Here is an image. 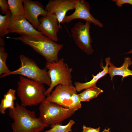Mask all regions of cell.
<instances>
[{"mask_svg":"<svg viewBox=\"0 0 132 132\" xmlns=\"http://www.w3.org/2000/svg\"><path fill=\"white\" fill-rule=\"evenodd\" d=\"M76 93L75 88L72 84H60L56 86L55 89L46 96L45 99L65 108H69L72 104L71 97L74 94Z\"/></svg>","mask_w":132,"mask_h":132,"instance_id":"8","label":"cell"},{"mask_svg":"<svg viewBox=\"0 0 132 132\" xmlns=\"http://www.w3.org/2000/svg\"><path fill=\"white\" fill-rule=\"evenodd\" d=\"M132 64V62L130 57H125L123 65L119 67L115 66L110 62L108 73L110 76L111 80H112L113 77L115 76H122V80L124 77L132 76V70H130L128 68Z\"/></svg>","mask_w":132,"mask_h":132,"instance_id":"15","label":"cell"},{"mask_svg":"<svg viewBox=\"0 0 132 132\" xmlns=\"http://www.w3.org/2000/svg\"><path fill=\"white\" fill-rule=\"evenodd\" d=\"M83 131L81 132H99L100 127H99L96 128L88 127L83 125Z\"/></svg>","mask_w":132,"mask_h":132,"instance_id":"25","label":"cell"},{"mask_svg":"<svg viewBox=\"0 0 132 132\" xmlns=\"http://www.w3.org/2000/svg\"><path fill=\"white\" fill-rule=\"evenodd\" d=\"M11 18L10 11L6 15L0 14V37H3L9 33L8 28Z\"/></svg>","mask_w":132,"mask_h":132,"instance_id":"20","label":"cell"},{"mask_svg":"<svg viewBox=\"0 0 132 132\" xmlns=\"http://www.w3.org/2000/svg\"><path fill=\"white\" fill-rule=\"evenodd\" d=\"M90 8L89 3L87 1L84 0H76L74 12L70 15L66 16L63 22L68 23L74 19H81L87 22L92 23L99 27H103V24L91 14Z\"/></svg>","mask_w":132,"mask_h":132,"instance_id":"9","label":"cell"},{"mask_svg":"<svg viewBox=\"0 0 132 132\" xmlns=\"http://www.w3.org/2000/svg\"><path fill=\"white\" fill-rule=\"evenodd\" d=\"M103 90L96 86L86 89L78 94L81 102L88 101L96 98Z\"/></svg>","mask_w":132,"mask_h":132,"instance_id":"18","label":"cell"},{"mask_svg":"<svg viewBox=\"0 0 132 132\" xmlns=\"http://www.w3.org/2000/svg\"><path fill=\"white\" fill-rule=\"evenodd\" d=\"M110 128H105L102 132H110Z\"/></svg>","mask_w":132,"mask_h":132,"instance_id":"26","label":"cell"},{"mask_svg":"<svg viewBox=\"0 0 132 132\" xmlns=\"http://www.w3.org/2000/svg\"><path fill=\"white\" fill-rule=\"evenodd\" d=\"M19 57L21 62L20 67L14 71H11L5 77L20 75L50 86L51 80L46 70L40 68L33 60L23 54H21Z\"/></svg>","mask_w":132,"mask_h":132,"instance_id":"6","label":"cell"},{"mask_svg":"<svg viewBox=\"0 0 132 132\" xmlns=\"http://www.w3.org/2000/svg\"><path fill=\"white\" fill-rule=\"evenodd\" d=\"M76 0H50L46 5L45 9L48 12L54 13L59 24L63 22L67 12L75 9Z\"/></svg>","mask_w":132,"mask_h":132,"instance_id":"13","label":"cell"},{"mask_svg":"<svg viewBox=\"0 0 132 132\" xmlns=\"http://www.w3.org/2000/svg\"><path fill=\"white\" fill-rule=\"evenodd\" d=\"M9 115L13 122L12 132H40L49 125L37 117L35 111L27 109L16 102L13 109H9Z\"/></svg>","mask_w":132,"mask_h":132,"instance_id":"1","label":"cell"},{"mask_svg":"<svg viewBox=\"0 0 132 132\" xmlns=\"http://www.w3.org/2000/svg\"><path fill=\"white\" fill-rule=\"evenodd\" d=\"M79 109L77 107L66 108L45 99L39 106V117L44 123L52 125L60 123L71 117Z\"/></svg>","mask_w":132,"mask_h":132,"instance_id":"4","label":"cell"},{"mask_svg":"<svg viewBox=\"0 0 132 132\" xmlns=\"http://www.w3.org/2000/svg\"><path fill=\"white\" fill-rule=\"evenodd\" d=\"M45 67L48 70L47 72L51 82L49 87L44 93L45 96L50 94L53 88L58 85L72 84L71 73L72 69L65 62L64 58L60 59L57 62H46Z\"/></svg>","mask_w":132,"mask_h":132,"instance_id":"5","label":"cell"},{"mask_svg":"<svg viewBox=\"0 0 132 132\" xmlns=\"http://www.w3.org/2000/svg\"><path fill=\"white\" fill-rule=\"evenodd\" d=\"M75 123L73 120H70L65 125L57 123L51 125V128L44 132H72L71 128Z\"/></svg>","mask_w":132,"mask_h":132,"instance_id":"21","label":"cell"},{"mask_svg":"<svg viewBox=\"0 0 132 132\" xmlns=\"http://www.w3.org/2000/svg\"><path fill=\"white\" fill-rule=\"evenodd\" d=\"M5 45L0 44V77H5L11 71L6 64L8 53L5 51Z\"/></svg>","mask_w":132,"mask_h":132,"instance_id":"19","label":"cell"},{"mask_svg":"<svg viewBox=\"0 0 132 132\" xmlns=\"http://www.w3.org/2000/svg\"><path fill=\"white\" fill-rule=\"evenodd\" d=\"M16 90L9 89L3 95L0 104V112L2 114H4L6 110L13 109L15 107L14 101L16 99Z\"/></svg>","mask_w":132,"mask_h":132,"instance_id":"16","label":"cell"},{"mask_svg":"<svg viewBox=\"0 0 132 132\" xmlns=\"http://www.w3.org/2000/svg\"><path fill=\"white\" fill-rule=\"evenodd\" d=\"M7 1L11 17L21 16L26 18L23 0H8Z\"/></svg>","mask_w":132,"mask_h":132,"instance_id":"17","label":"cell"},{"mask_svg":"<svg viewBox=\"0 0 132 132\" xmlns=\"http://www.w3.org/2000/svg\"><path fill=\"white\" fill-rule=\"evenodd\" d=\"M105 61L106 64L105 66H103L101 64L100 66L103 69L102 71L95 76L92 75L93 78L90 81L84 83L78 82H75V87L77 92H79L84 89L96 86V83L98 80L108 73V66L110 62V58L107 57Z\"/></svg>","mask_w":132,"mask_h":132,"instance_id":"14","label":"cell"},{"mask_svg":"<svg viewBox=\"0 0 132 132\" xmlns=\"http://www.w3.org/2000/svg\"><path fill=\"white\" fill-rule=\"evenodd\" d=\"M132 53V49L130 51H129V52H128L127 53V54H130V53Z\"/></svg>","mask_w":132,"mask_h":132,"instance_id":"27","label":"cell"},{"mask_svg":"<svg viewBox=\"0 0 132 132\" xmlns=\"http://www.w3.org/2000/svg\"><path fill=\"white\" fill-rule=\"evenodd\" d=\"M17 92L22 106H36L46 99V89L43 84L20 76L17 82Z\"/></svg>","mask_w":132,"mask_h":132,"instance_id":"3","label":"cell"},{"mask_svg":"<svg viewBox=\"0 0 132 132\" xmlns=\"http://www.w3.org/2000/svg\"><path fill=\"white\" fill-rule=\"evenodd\" d=\"M0 11L1 13L5 15L10 11L9 6L7 1L0 0Z\"/></svg>","mask_w":132,"mask_h":132,"instance_id":"23","label":"cell"},{"mask_svg":"<svg viewBox=\"0 0 132 132\" xmlns=\"http://www.w3.org/2000/svg\"><path fill=\"white\" fill-rule=\"evenodd\" d=\"M112 1L115 2L116 5L119 7H121L123 4L126 3L132 5V0H112Z\"/></svg>","mask_w":132,"mask_h":132,"instance_id":"24","label":"cell"},{"mask_svg":"<svg viewBox=\"0 0 132 132\" xmlns=\"http://www.w3.org/2000/svg\"><path fill=\"white\" fill-rule=\"evenodd\" d=\"M8 32L9 33H16L21 35H44L35 29L25 17L21 16L11 17L8 28Z\"/></svg>","mask_w":132,"mask_h":132,"instance_id":"11","label":"cell"},{"mask_svg":"<svg viewBox=\"0 0 132 132\" xmlns=\"http://www.w3.org/2000/svg\"><path fill=\"white\" fill-rule=\"evenodd\" d=\"M38 20L40 24L37 30L51 40L57 42L58 41L57 33L61 27L55 14L48 12Z\"/></svg>","mask_w":132,"mask_h":132,"instance_id":"10","label":"cell"},{"mask_svg":"<svg viewBox=\"0 0 132 132\" xmlns=\"http://www.w3.org/2000/svg\"><path fill=\"white\" fill-rule=\"evenodd\" d=\"M90 24L87 22L85 24L78 22L71 30V35L75 44L88 55L91 54L93 51L91 44L92 41L90 33Z\"/></svg>","mask_w":132,"mask_h":132,"instance_id":"7","label":"cell"},{"mask_svg":"<svg viewBox=\"0 0 132 132\" xmlns=\"http://www.w3.org/2000/svg\"><path fill=\"white\" fill-rule=\"evenodd\" d=\"M8 39L19 40L31 47L43 56L48 63L58 62V54L63 45L57 43L47 37L43 36H30L25 35L17 37H7Z\"/></svg>","mask_w":132,"mask_h":132,"instance_id":"2","label":"cell"},{"mask_svg":"<svg viewBox=\"0 0 132 132\" xmlns=\"http://www.w3.org/2000/svg\"><path fill=\"white\" fill-rule=\"evenodd\" d=\"M23 4L26 19L37 30L40 24L38 17L45 15L48 12L45 10L42 4L38 1L23 0Z\"/></svg>","mask_w":132,"mask_h":132,"instance_id":"12","label":"cell"},{"mask_svg":"<svg viewBox=\"0 0 132 132\" xmlns=\"http://www.w3.org/2000/svg\"><path fill=\"white\" fill-rule=\"evenodd\" d=\"M71 99L72 104L70 108L77 107L79 109L81 108V101L78 94H74L71 97Z\"/></svg>","mask_w":132,"mask_h":132,"instance_id":"22","label":"cell"}]
</instances>
